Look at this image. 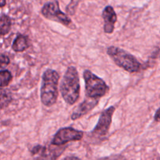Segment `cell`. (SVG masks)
<instances>
[{"label":"cell","mask_w":160,"mask_h":160,"mask_svg":"<svg viewBox=\"0 0 160 160\" xmlns=\"http://www.w3.org/2000/svg\"><path fill=\"white\" fill-rule=\"evenodd\" d=\"M28 47H29V42H28V37L22 34H19L17 36L12 45V50L17 52L24 51Z\"/></svg>","instance_id":"11"},{"label":"cell","mask_w":160,"mask_h":160,"mask_svg":"<svg viewBox=\"0 0 160 160\" xmlns=\"http://www.w3.org/2000/svg\"><path fill=\"white\" fill-rule=\"evenodd\" d=\"M11 27H12V22L11 19L7 15L2 14L0 18V31H1V35L4 36L7 34L10 31Z\"/></svg>","instance_id":"12"},{"label":"cell","mask_w":160,"mask_h":160,"mask_svg":"<svg viewBox=\"0 0 160 160\" xmlns=\"http://www.w3.org/2000/svg\"><path fill=\"white\" fill-rule=\"evenodd\" d=\"M59 75L52 69H47L42 75L41 101L45 106H52L58 98V83Z\"/></svg>","instance_id":"2"},{"label":"cell","mask_w":160,"mask_h":160,"mask_svg":"<svg viewBox=\"0 0 160 160\" xmlns=\"http://www.w3.org/2000/svg\"><path fill=\"white\" fill-rule=\"evenodd\" d=\"M154 120L156 122H160V108L156 112L154 116Z\"/></svg>","instance_id":"17"},{"label":"cell","mask_w":160,"mask_h":160,"mask_svg":"<svg viewBox=\"0 0 160 160\" xmlns=\"http://www.w3.org/2000/svg\"><path fill=\"white\" fill-rule=\"evenodd\" d=\"M12 73L7 70H2L0 72V86L2 88L9 85L12 81Z\"/></svg>","instance_id":"13"},{"label":"cell","mask_w":160,"mask_h":160,"mask_svg":"<svg viewBox=\"0 0 160 160\" xmlns=\"http://www.w3.org/2000/svg\"><path fill=\"white\" fill-rule=\"evenodd\" d=\"M100 98H85L79 106H78L76 109L73 111L71 115V119L73 120H76L78 119L81 118L83 116L86 115L88 112L92 111L95 106L98 105Z\"/></svg>","instance_id":"9"},{"label":"cell","mask_w":160,"mask_h":160,"mask_svg":"<svg viewBox=\"0 0 160 160\" xmlns=\"http://www.w3.org/2000/svg\"><path fill=\"white\" fill-rule=\"evenodd\" d=\"M42 14L48 20L58 22L70 29L76 28L71 19L60 10L58 1L50 2L44 5L42 9Z\"/></svg>","instance_id":"5"},{"label":"cell","mask_w":160,"mask_h":160,"mask_svg":"<svg viewBox=\"0 0 160 160\" xmlns=\"http://www.w3.org/2000/svg\"><path fill=\"white\" fill-rule=\"evenodd\" d=\"M62 98L68 105H73L80 96V79L75 67H69L60 84Z\"/></svg>","instance_id":"1"},{"label":"cell","mask_w":160,"mask_h":160,"mask_svg":"<svg viewBox=\"0 0 160 160\" xmlns=\"http://www.w3.org/2000/svg\"><path fill=\"white\" fill-rule=\"evenodd\" d=\"M102 19L104 20V31L106 34H112L114 31L115 23L117 20V14L113 8L110 6L105 7L102 11Z\"/></svg>","instance_id":"10"},{"label":"cell","mask_w":160,"mask_h":160,"mask_svg":"<svg viewBox=\"0 0 160 160\" xmlns=\"http://www.w3.org/2000/svg\"><path fill=\"white\" fill-rule=\"evenodd\" d=\"M84 136V132L73 128H62L56 132L52 140L51 144L56 146H61L67 142L80 141Z\"/></svg>","instance_id":"7"},{"label":"cell","mask_w":160,"mask_h":160,"mask_svg":"<svg viewBox=\"0 0 160 160\" xmlns=\"http://www.w3.org/2000/svg\"><path fill=\"white\" fill-rule=\"evenodd\" d=\"M64 160H81V159H78V158L77 157H67Z\"/></svg>","instance_id":"18"},{"label":"cell","mask_w":160,"mask_h":160,"mask_svg":"<svg viewBox=\"0 0 160 160\" xmlns=\"http://www.w3.org/2000/svg\"><path fill=\"white\" fill-rule=\"evenodd\" d=\"M107 54L118 67L129 73H138L142 69V64L135 56L116 46L107 48Z\"/></svg>","instance_id":"3"},{"label":"cell","mask_w":160,"mask_h":160,"mask_svg":"<svg viewBox=\"0 0 160 160\" xmlns=\"http://www.w3.org/2000/svg\"><path fill=\"white\" fill-rule=\"evenodd\" d=\"M114 112H115L114 106H110L102 112L96 126L91 132V134L93 137L105 138L107 135L111 123H112V115Z\"/></svg>","instance_id":"6"},{"label":"cell","mask_w":160,"mask_h":160,"mask_svg":"<svg viewBox=\"0 0 160 160\" xmlns=\"http://www.w3.org/2000/svg\"><path fill=\"white\" fill-rule=\"evenodd\" d=\"M64 148H51L42 145H36L31 149L32 156H35L36 160H56L63 152Z\"/></svg>","instance_id":"8"},{"label":"cell","mask_w":160,"mask_h":160,"mask_svg":"<svg viewBox=\"0 0 160 160\" xmlns=\"http://www.w3.org/2000/svg\"><path fill=\"white\" fill-rule=\"evenodd\" d=\"M6 0H0V6H1V7H3L6 5Z\"/></svg>","instance_id":"19"},{"label":"cell","mask_w":160,"mask_h":160,"mask_svg":"<svg viewBox=\"0 0 160 160\" xmlns=\"http://www.w3.org/2000/svg\"><path fill=\"white\" fill-rule=\"evenodd\" d=\"M80 1L81 0H71L70 4L66 8V11H67V13L70 14V15H73L76 12L77 7H78V3H79Z\"/></svg>","instance_id":"15"},{"label":"cell","mask_w":160,"mask_h":160,"mask_svg":"<svg viewBox=\"0 0 160 160\" xmlns=\"http://www.w3.org/2000/svg\"><path fill=\"white\" fill-rule=\"evenodd\" d=\"M1 91V102H0V105H1V109H3L5 106H8L9 102L12 101V96H11V94L9 91H7L6 89H3V88H2Z\"/></svg>","instance_id":"14"},{"label":"cell","mask_w":160,"mask_h":160,"mask_svg":"<svg viewBox=\"0 0 160 160\" xmlns=\"http://www.w3.org/2000/svg\"><path fill=\"white\" fill-rule=\"evenodd\" d=\"M9 62H10V60L7 56H6L5 54H2L0 56V67H1L2 70H3L4 67L9 65Z\"/></svg>","instance_id":"16"},{"label":"cell","mask_w":160,"mask_h":160,"mask_svg":"<svg viewBox=\"0 0 160 160\" xmlns=\"http://www.w3.org/2000/svg\"><path fill=\"white\" fill-rule=\"evenodd\" d=\"M83 78L85 83L86 96L88 98H100L109 92V87L106 83L90 70H84Z\"/></svg>","instance_id":"4"}]
</instances>
